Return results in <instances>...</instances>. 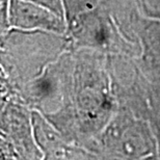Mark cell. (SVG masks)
<instances>
[{
  "instance_id": "obj_4",
  "label": "cell",
  "mask_w": 160,
  "mask_h": 160,
  "mask_svg": "<svg viewBox=\"0 0 160 160\" xmlns=\"http://www.w3.org/2000/svg\"><path fill=\"white\" fill-rule=\"evenodd\" d=\"M0 138L14 149L18 159H42L34 142L31 109L17 94L0 97Z\"/></svg>"
},
{
  "instance_id": "obj_3",
  "label": "cell",
  "mask_w": 160,
  "mask_h": 160,
  "mask_svg": "<svg viewBox=\"0 0 160 160\" xmlns=\"http://www.w3.org/2000/svg\"><path fill=\"white\" fill-rule=\"evenodd\" d=\"M89 152L96 158H142L156 154V143L148 125L126 113L125 109H117L96 136Z\"/></svg>"
},
{
  "instance_id": "obj_6",
  "label": "cell",
  "mask_w": 160,
  "mask_h": 160,
  "mask_svg": "<svg viewBox=\"0 0 160 160\" xmlns=\"http://www.w3.org/2000/svg\"><path fill=\"white\" fill-rule=\"evenodd\" d=\"M9 23L12 29L67 33V21L30 0H8Z\"/></svg>"
},
{
  "instance_id": "obj_2",
  "label": "cell",
  "mask_w": 160,
  "mask_h": 160,
  "mask_svg": "<svg viewBox=\"0 0 160 160\" xmlns=\"http://www.w3.org/2000/svg\"><path fill=\"white\" fill-rule=\"evenodd\" d=\"M70 49L67 34L12 29L0 46V67L11 91L18 94L25 83Z\"/></svg>"
},
{
  "instance_id": "obj_7",
  "label": "cell",
  "mask_w": 160,
  "mask_h": 160,
  "mask_svg": "<svg viewBox=\"0 0 160 160\" xmlns=\"http://www.w3.org/2000/svg\"><path fill=\"white\" fill-rule=\"evenodd\" d=\"M12 29L8 16V0H0V46Z\"/></svg>"
},
{
  "instance_id": "obj_1",
  "label": "cell",
  "mask_w": 160,
  "mask_h": 160,
  "mask_svg": "<svg viewBox=\"0 0 160 160\" xmlns=\"http://www.w3.org/2000/svg\"><path fill=\"white\" fill-rule=\"evenodd\" d=\"M73 67L68 100L47 120L73 145L89 152L96 136L118 109L107 66V54L72 49ZM91 153V152H89Z\"/></svg>"
},
{
  "instance_id": "obj_5",
  "label": "cell",
  "mask_w": 160,
  "mask_h": 160,
  "mask_svg": "<svg viewBox=\"0 0 160 160\" xmlns=\"http://www.w3.org/2000/svg\"><path fill=\"white\" fill-rule=\"evenodd\" d=\"M31 126L34 142L43 159H89L95 156L82 147L72 145L42 114L31 109Z\"/></svg>"
}]
</instances>
